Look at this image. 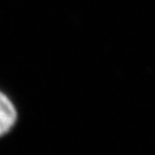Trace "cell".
<instances>
[{
    "instance_id": "1",
    "label": "cell",
    "mask_w": 155,
    "mask_h": 155,
    "mask_svg": "<svg viewBox=\"0 0 155 155\" xmlns=\"http://www.w3.org/2000/svg\"><path fill=\"white\" fill-rule=\"evenodd\" d=\"M17 111L12 100L0 91V137L8 133L15 125Z\"/></svg>"
}]
</instances>
